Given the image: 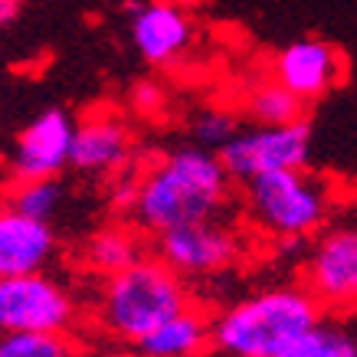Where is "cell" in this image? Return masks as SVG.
<instances>
[{
	"mask_svg": "<svg viewBox=\"0 0 357 357\" xmlns=\"http://www.w3.org/2000/svg\"><path fill=\"white\" fill-rule=\"evenodd\" d=\"M272 76L302 102L328 96L344 76V59L331 43L318 36H302L295 43L282 46L272 59Z\"/></svg>",
	"mask_w": 357,
	"mask_h": 357,
	"instance_id": "10",
	"label": "cell"
},
{
	"mask_svg": "<svg viewBox=\"0 0 357 357\" xmlns=\"http://www.w3.org/2000/svg\"><path fill=\"white\" fill-rule=\"evenodd\" d=\"M246 112L256 125H266V128H275V125H295V121H305V102L298 96H292L285 86H279L275 79L272 82H262L246 96Z\"/></svg>",
	"mask_w": 357,
	"mask_h": 357,
	"instance_id": "16",
	"label": "cell"
},
{
	"mask_svg": "<svg viewBox=\"0 0 357 357\" xmlns=\"http://www.w3.org/2000/svg\"><path fill=\"white\" fill-rule=\"evenodd\" d=\"M190 40H194V23L181 3L151 0L131 7V43L144 63L171 66L184 56Z\"/></svg>",
	"mask_w": 357,
	"mask_h": 357,
	"instance_id": "11",
	"label": "cell"
},
{
	"mask_svg": "<svg viewBox=\"0 0 357 357\" xmlns=\"http://www.w3.org/2000/svg\"><path fill=\"white\" fill-rule=\"evenodd\" d=\"M0 357H82L73 335H3Z\"/></svg>",
	"mask_w": 357,
	"mask_h": 357,
	"instance_id": "19",
	"label": "cell"
},
{
	"mask_svg": "<svg viewBox=\"0 0 357 357\" xmlns=\"http://www.w3.org/2000/svg\"><path fill=\"white\" fill-rule=\"evenodd\" d=\"M325 318L308 289L272 285L243 295L213 312V354L217 357H282L298 337Z\"/></svg>",
	"mask_w": 357,
	"mask_h": 357,
	"instance_id": "2",
	"label": "cell"
},
{
	"mask_svg": "<svg viewBox=\"0 0 357 357\" xmlns=\"http://www.w3.org/2000/svg\"><path fill=\"white\" fill-rule=\"evenodd\" d=\"M138 259H144L141 239L128 227H105L98 233H92L86 243V266L92 272H98L102 279L119 275V272H125Z\"/></svg>",
	"mask_w": 357,
	"mask_h": 357,
	"instance_id": "15",
	"label": "cell"
},
{
	"mask_svg": "<svg viewBox=\"0 0 357 357\" xmlns=\"http://www.w3.org/2000/svg\"><path fill=\"white\" fill-rule=\"evenodd\" d=\"M56 256V233L46 220H33L17 210L0 213V279L43 275Z\"/></svg>",
	"mask_w": 357,
	"mask_h": 357,
	"instance_id": "12",
	"label": "cell"
},
{
	"mask_svg": "<svg viewBox=\"0 0 357 357\" xmlns=\"http://www.w3.org/2000/svg\"><path fill=\"white\" fill-rule=\"evenodd\" d=\"M73 138H76V121L69 119L66 109H46L36 119H30L13 138V151L7 158L13 184L26 181H50L69 167L73 158Z\"/></svg>",
	"mask_w": 357,
	"mask_h": 357,
	"instance_id": "9",
	"label": "cell"
},
{
	"mask_svg": "<svg viewBox=\"0 0 357 357\" xmlns=\"http://www.w3.org/2000/svg\"><path fill=\"white\" fill-rule=\"evenodd\" d=\"M63 204V187L56 177L50 181H26V184H13L7 190V210H17V213H26L33 220H46L53 217Z\"/></svg>",
	"mask_w": 357,
	"mask_h": 357,
	"instance_id": "18",
	"label": "cell"
},
{
	"mask_svg": "<svg viewBox=\"0 0 357 357\" xmlns=\"http://www.w3.org/2000/svg\"><path fill=\"white\" fill-rule=\"evenodd\" d=\"M154 256H161L184 279H213L236 266V259L243 256V243L229 227L206 220L158 236Z\"/></svg>",
	"mask_w": 357,
	"mask_h": 357,
	"instance_id": "8",
	"label": "cell"
},
{
	"mask_svg": "<svg viewBox=\"0 0 357 357\" xmlns=\"http://www.w3.org/2000/svg\"><path fill=\"white\" fill-rule=\"evenodd\" d=\"M302 285L328 318L357 312V227H331L302 262Z\"/></svg>",
	"mask_w": 357,
	"mask_h": 357,
	"instance_id": "6",
	"label": "cell"
},
{
	"mask_svg": "<svg viewBox=\"0 0 357 357\" xmlns=\"http://www.w3.org/2000/svg\"><path fill=\"white\" fill-rule=\"evenodd\" d=\"M128 158V131L115 115H92L79 121L69 167L79 174H112Z\"/></svg>",
	"mask_w": 357,
	"mask_h": 357,
	"instance_id": "13",
	"label": "cell"
},
{
	"mask_svg": "<svg viewBox=\"0 0 357 357\" xmlns=\"http://www.w3.org/2000/svg\"><path fill=\"white\" fill-rule=\"evenodd\" d=\"M190 305L194 295L184 275H177L161 256H144L102 282L96 298V325L109 337L135 347Z\"/></svg>",
	"mask_w": 357,
	"mask_h": 357,
	"instance_id": "3",
	"label": "cell"
},
{
	"mask_svg": "<svg viewBox=\"0 0 357 357\" xmlns=\"http://www.w3.org/2000/svg\"><path fill=\"white\" fill-rule=\"evenodd\" d=\"M131 351L135 357H206L213 351V312L194 302Z\"/></svg>",
	"mask_w": 357,
	"mask_h": 357,
	"instance_id": "14",
	"label": "cell"
},
{
	"mask_svg": "<svg viewBox=\"0 0 357 357\" xmlns=\"http://www.w3.org/2000/svg\"><path fill=\"white\" fill-rule=\"evenodd\" d=\"M282 357H357V337L335 318H321L308 328Z\"/></svg>",
	"mask_w": 357,
	"mask_h": 357,
	"instance_id": "17",
	"label": "cell"
},
{
	"mask_svg": "<svg viewBox=\"0 0 357 357\" xmlns=\"http://www.w3.org/2000/svg\"><path fill=\"white\" fill-rule=\"evenodd\" d=\"M131 98H135V109L138 112H158L164 105V92L154 86V82H141V86H135Z\"/></svg>",
	"mask_w": 357,
	"mask_h": 357,
	"instance_id": "21",
	"label": "cell"
},
{
	"mask_svg": "<svg viewBox=\"0 0 357 357\" xmlns=\"http://www.w3.org/2000/svg\"><path fill=\"white\" fill-rule=\"evenodd\" d=\"M190 131H194L197 148H206V151H217V154L239 135L236 119H233L229 112H220V109L200 112L194 119V125H190Z\"/></svg>",
	"mask_w": 357,
	"mask_h": 357,
	"instance_id": "20",
	"label": "cell"
},
{
	"mask_svg": "<svg viewBox=\"0 0 357 357\" xmlns=\"http://www.w3.org/2000/svg\"><path fill=\"white\" fill-rule=\"evenodd\" d=\"M249 223L279 239H308L325 227L331 213V187L328 181L302 171H272L243 184Z\"/></svg>",
	"mask_w": 357,
	"mask_h": 357,
	"instance_id": "4",
	"label": "cell"
},
{
	"mask_svg": "<svg viewBox=\"0 0 357 357\" xmlns=\"http://www.w3.org/2000/svg\"><path fill=\"white\" fill-rule=\"evenodd\" d=\"M229 177L220 154L206 148H177L148 164L135 181V200L128 213L135 229L164 236L171 229L217 220L229 200Z\"/></svg>",
	"mask_w": 357,
	"mask_h": 357,
	"instance_id": "1",
	"label": "cell"
},
{
	"mask_svg": "<svg viewBox=\"0 0 357 357\" xmlns=\"http://www.w3.org/2000/svg\"><path fill=\"white\" fill-rule=\"evenodd\" d=\"M79 321L76 298L50 275L0 279L3 335H73Z\"/></svg>",
	"mask_w": 357,
	"mask_h": 357,
	"instance_id": "5",
	"label": "cell"
},
{
	"mask_svg": "<svg viewBox=\"0 0 357 357\" xmlns=\"http://www.w3.org/2000/svg\"><path fill=\"white\" fill-rule=\"evenodd\" d=\"M312 151V128L308 121L295 125H275V128H249L239 131L220 151V161L227 174L239 184H249L252 177L272 171H302Z\"/></svg>",
	"mask_w": 357,
	"mask_h": 357,
	"instance_id": "7",
	"label": "cell"
}]
</instances>
